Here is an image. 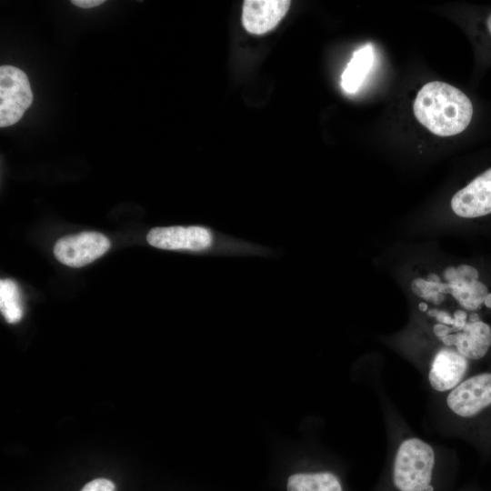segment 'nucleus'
Wrapping results in <instances>:
<instances>
[{
    "mask_svg": "<svg viewBox=\"0 0 491 491\" xmlns=\"http://www.w3.org/2000/svg\"><path fill=\"white\" fill-rule=\"evenodd\" d=\"M413 110L418 122L439 136L463 133L475 115L471 98L460 89L440 81L429 82L418 91Z\"/></svg>",
    "mask_w": 491,
    "mask_h": 491,
    "instance_id": "f257e3e1",
    "label": "nucleus"
},
{
    "mask_svg": "<svg viewBox=\"0 0 491 491\" xmlns=\"http://www.w3.org/2000/svg\"><path fill=\"white\" fill-rule=\"evenodd\" d=\"M436 449L429 442L406 436L394 449L392 482L397 491H431Z\"/></svg>",
    "mask_w": 491,
    "mask_h": 491,
    "instance_id": "f03ea898",
    "label": "nucleus"
},
{
    "mask_svg": "<svg viewBox=\"0 0 491 491\" xmlns=\"http://www.w3.org/2000/svg\"><path fill=\"white\" fill-rule=\"evenodd\" d=\"M443 395V413L447 420L472 419L491 406V373L466 377Z\"/></svg>",
    "mask_w": 491,
    "mask_h": 491,
    "instance_id": "7ed1b4c3",
    "label": "nucleus"
},
{
    "mask_svg": "<svg viewBox=\"0 0 491 491\" xmlns=\"http://www.w3.org/2000/svg\"><path fill=\"white\" fill-rule=\"evenodd\" d=\"M450 294L467 312L491 311V285L480 269L472 264H459L444 270Z\"/></svg>",
    "mask_w": 491,
    "mask_h": 491,
    "instance_id": "20e7f679",
    "label": "nucleus"
},
{
    "mask_svg": "<svg viewBox=\"0 0 491 491\" xmlns=\"http://www.w3.org/2000/svg\"><path fill=\"white\" fill-rule=\"evenodd\" d=\"M33 102L27 75L12 65L0 67V127L17 123Z\"/></svg>",
    "mask_w": 491,
    "mask_h": 491,
    "instance_id": "39448f33",
    "label": "nucleus"
},
{
    "mask_svg": "<svg viewBox=\"0 0 491 491\" xmlns=\"http://www.w3.org/2000/svg\"><path fill=\"white\" fill-rule=\"evenodd\" d=\"M110 246L103 234L85 231L59 238L54 246V255L67 266L81 267L102 256Z\"/></svg>",
    "mask_w": 491,
    "mask_h": 491,
    "instance_id": "423d86ee",
    "label": "nucleus"
},
{
    "mask_svg": "<svg viewBox=\"0 0 491 491\" xmlns=\"http://www.w3.org/2000/svg\"><path fill=\"white\" fill-rule=\"evenodd\" d=\"M469 360L453 348L441 346L429 359L426 377L430 388L438 394H446L466 377Z\"/></svg>",
    "mask_w": 491,
    "mask_h": 491,
    "instance_id": "0eeeda50",
    "label": "nucleus"
},
{
    "mask_svg": "<svg viewBox=\"0 0 491 491\" xmlns=\"http://www.w3.org/2000/svg\"><path fill=\"white\" fill-rule=\"evenodd\" d=\"M148 244L165 250L204 251L214 243V235L200 225L155 227L146 235Z\"/></svg>",
    "mask_w": 491,
    "mask_h": 491,
    "instance_id": "6e6552de",
    "label": "nucleus"
},
{
    "mask_svg": "<svg viewBox=\"0 0 491 491\" xmlns=\"http://www.w3.org/2000/svg\"><path fill=\"white\" fill-rule=\"evenodd\" d=\"M438 341L469 361L480 360L491 348V326L481 318L480 313L470 312L468 321L461 332L447 335Z\"/></svg>",
    "mask_w": 491,
    "mask_h": 491,
    "instance_id": "1a4fd4ad",
    "label": "nucleus"
},
{
    "mask_svg": "<svg viewBox=\"0 0 491 491\" xmlns=\"http://www.w3.org/2000/svg\"><path fill=\"white\" fill-rule=\"evenodd\" d=\"M291 2L287 0H246L242 22L250 34L263 35L274 29L286 15Z\"/></svg>",
    "mask_w": 491,
    "mask_h": 491,
    "instance_id": "9d476101",
    "label": "nucleus"
},
{
    "mask_svg": "<svg viewBox=\"0 0 491 491\" xmlns=\"http://www.w3.org/2000/svg\"><path fill=\"white\" fill-rule=\"evenodd\" d=\"M373 60L374 52L371 44L354 52L341 77V86L345 92L353 94L358 90L372 66Z\"/></svg>",
    "mask_w": 491,
    "mask_h": 491,
    "instance_id": "9b49d317",
    "label": "nucleus"
},
{
    "mask_svg": "<svg viewBox=\"0 0 491 491\" xmlns=\"http://www.w3.org/2000/svg\"><path fill=\"white\" fill-rule=\"evenodd\" d=\"M287 491H343L339 478L331 472L297 473L287 479Z\"/></svg>",
    "mask_w": 491,
    "mask_h": 491,
    "instance_id": "f8f14e48",
    "label": "nucleus"
},
{
    "mask_svg": "<svg viewBox=\"0 0 491 491\" xmlns=\"http://www.w3.org/2000/svg\"><path fill=\"white\" fill-rule=\"evenodd\" d=\"M0 308L7 323H17L23 316L19 289L13 280L0 282Z\"/></svg>",
    "mask_w": 491,
    "mask_h": 491,
    "instance_id": "ddd939ff",
    "label": "nucleus"
},
{
    "mask_svg": "<svg viewBox=\"0 0 491 491\" xmlns=\"http://www.w3.org/2000/svg\"><path fill=\"white\" fill-rule=\"evenodd\" d=\"M413 293L436 305H439L444 300V295L450 294L448 284L443 283L436 274H430L427 279L416 277L411 282Z\"/></svg>",
    "mask_w": 491,
    "mask_h": 491,
    "instance_id": "4468645a",
    "label": "nucleus"
},
{
    "mask_svg": "<svg viewBox=\"0 0 491 491\" xmlns=\"http://www.w3.org/2000/svg\"><path fill=\"white\" fill-rule=\"evenodd\" d=\"M80 491H115V485L107 478H95L86 483Z\"/></svg>",
    "mask_w": 491,
    "mask_h": 491,
    "instance_id": "2eb2a0df",
    "label": "nucleus"
},
{
    "mask_svg": "<svg viewBox=\"0 0 491 491\" xmlns=\"http://www.w3.org/2000/svg\"><path fill=\"white\" fill-rule=\"evenodd\" d=\"M104 0H72L71 3L81 8H92L102 5Z\"/></svg>",
    "mask_w": 491,
    "mask_h": 491,
    "instance_id": "dca6fc26",
    "label": "nucleus"
},
{
    "mask_svg": "<svg viewBox=\"0 0 491 491\" xmlns=\"http://www.w3.org/2000/svg\"><path fill=\"white\" fill-rule=\"evenodd\" d=\"M418 308L421 312H426L428 309V306L426 303L422 302L418 304Z\"/></svg>",
    "mask_w": 491,
    "mask_h": 491,
    "instance_id": "f3484780",
    "label": "nucleus"
}]
</instances>
